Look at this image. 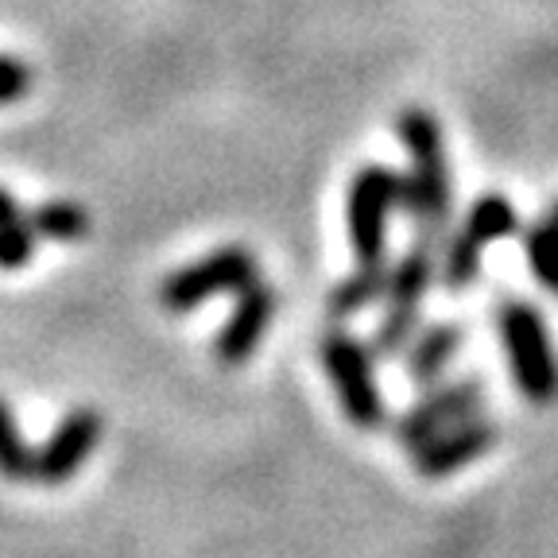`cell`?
I'll return each instance as SVG.
<instances>
[{"label": "cell", "mask_w": 558, "mask_h": 558, "mask_svg": "<svg viewBox=\"0 0 558 558\" xmlns=\"http://www.w3.org/2000/svg\"><path fill=\"white\" fill-rule=\"evenodd\" d=\"M403 148L411 151V171L400 174V209L415 226V236L442 244L446 221H450L453 191H450V163H446L442 129L423 109H408L396 121Z\"/></svg>", "instance_id": "1"}, {"label": "cell", "mask_w": 558, "mask_h": 558, "mask_svg": "<svg viewBox=\"0 0 558 558\" xmlns=\"http://www.w3.org/2000/svg\"><path fill=\"white\" fill-rule=\"evenodd\" d=\"M493 323H497L508 368H512V380L523 400L539 403V408L555 403L558 353L550 345V330L543 323L539 306L527 303V299H500L497 311H493Z\"/></svg>", "instance_id": "2"}, {"label": "cell", "mask_w": 558, "mask_h": 558, "mask_svg": "<svg viewBox=\"0 0 558 558\" xmlns=\"http://www.w3.org/2000/svg\"><path fill=\"white\" fill-rule=\"evenodd\" d=\"M318 361L333 384L341 415L361 430H376L388 418L380 380H376V357L365 341L345 330H326L318 338Z\"/></svg>", "instance_id": "3"}, {"label": "cell", "mask_w": 558, "mask_h": 558, "mask_svg": "<svg viewBox=\"0 0 558 558\" xmlns=\"http://www.w3.org/2000/svg\"><path fill=\"white\" fill-rule=\"evenodd\" d=\"M515 229H520V214H515L512 202L505 194H481L470 206V214H465L462 229L438 248V279H442V288L453 291V295L470 291L481 276L485 248L512 236Z\"/></svg>", "instance_id": "4"}, {"label": "cell", "mask_w": 558, "mask_h": 558, "mask_svg": "<svg viewBox=\"0 0 558 558\" xmlns=\"http://www.w3.org/2000/svg\"><path fill=\"white\" fill-rule=\"evenodd\" d=\"M400 209V174L368 163L353 174L345 194V226L357 264H388V221Z\"/></svg>", "instance_id": "5"}, {"label": "cell", "mask_w": 558, "mask_h": 558, "mask_svg": "<svg viewBox=\"0 0 558 558\" xmlns=\"http://www.w3.org/2000/svg\"><path fill=\"white\" fill-rule=\"evenodd\" d=\"M256 279H260V264H256L253 248L226 244L218 253H209L202 260L186 264V268L171 271L159 283V303L171 314H186L214 295H229V291L241 295L244 288H253Z\"/></svg>", "instance_id": "6"}, {"label": "cell", "mask_w": 558, "mask_h": 558, "mask_svg": "<svg viewBox=\"0 0 558 558\" xmlns=\"http://www.w3.org/2000/svg\"><path fill=\"white\" fill-rule=\"evenodd\" d=\"M485 408V380L462 376V380H438L418 396L400 418H396V442L418 450L446 427H458L465 418L481 415Z\"/></svg>", "instance_id": "7"}, {"label": "cell", "mask_w": 558, "mask_h": 558, "mask_svg": "<svg viewBox=\"0 0 558 558\" xmlns=\"http://www.w3.org/2000/svg\"><path fill=\"white\" fill-rule=\"evenodd\" d=\"M101 442V415L94 408H74L59 418V427L35 450L32 481L39 485H66L82 470L89 453Z\"/></svg>", "instance_id": "8"}, {"label": "cell", "mask_w": 558, "mask_h": 558, "mask_svg": "<svg viewBox=\"0 0 558 558\" xmlns=\"http://www.w3.org/2000/svg\"><path fill=\"white\" fill-rule=\"evenodd\" d=\"M500 442V423L488 415H473L458 427H446L430 442L415 450V473L427 481H442L450 473H462L465 465L481 462L488 450H497Z\"/></svg>", "instance_id": "9"}, {"label": "cell", "mask_w": 558, "mask_h": 558, "mask_svg": "<svg viewBox=\"0 0 558 558\" xmlns=\"http://www.w3.org/2000/svg\"><path fill=\"white\" fill-rule=\"evenodd\" d=\"M279 295L276 288H268L264 279H256L253 288H244L236 295V311L229 314V323L214 338V357L221 365H244L260 349L264 333H268L271 318H276Z\"/></svg>", "instance_id": "10"}, {"label": "cell", "mask_w": 558, "mask_h": 558, "mask_svg": "<svg viewBox=\"0 0 558 558\" xmlns=\"http://www.w3.org/2000/svg\"><path fill=\"white\" fill-rule=\"evenodd\" d=\"M438 241L427 236H415V241L403 248L400 260L388 268V291H384V303L388 311H408V314H423V299L435 288L438 279Z\"/></svg>", "instance_id": "11"}, {"label": "cell", "mask_w": 558, "mask_h": 558, "mask_svg": "<svg viewBox=\"0 0 558 558\" xmlns=\"http://www.w3.org/2000/svg\"><path fill=\"white\" fill-rule=\"evenodd\" d=\"M462 345H465V326L458 323H435L427 330H418L411 338V345L403 349L408 376L418 388H430V384H438L446 376V368L462 353Z\"/></svg>", "instance_id": "12"}, {"label": "cell", "mask_w": 558, "mask_h": 558, "mask_svg": "<svg viewBox=\"0 0 558 558\" xmlns=\"http://www.w3.org/2000/svg\"><path fill=\"white\" fill-rule=\"evenodd\" d=\"M384 291H388V264H357V271H349L330 288L326 311H330V318H353V314L380 303Z\"/></svg>", "instance_id": "13"}, {"label": "cell", "mask_w": 558, "mask_h": 558, "mask_svg": "<svg viewBox=\"0 0 558 558\" xmlns=\"http://www.w3.org/2000/svg\"><path fill=\"white\" fill-rule=\"evenodd\" d=\"M523 256L532 268L535 283L550 295H558V198L543 209V218L523 229Z\"/></svg>", "instance_id": "14"}, {"label": "cell", "mask_w": 558, "mask_h": 558, "mask_svg": "<svg viewBox=\"0 0 558 558\" xmlns=\"http://www.w3.org/2000/svg\"><path fill=\"white\" fill-rule=\"evenodd\" d=\"M32 229L35 236H51V241H78V236H86L89 229V218L86 209L78 206V202H44L39 209H32Z\"/></svg>", "instance_id": "15"}, {"label": "cell", "mask_w": 558, "mask_h": 558, "mask_svg": "<svg viewBox=\"0 0 558 558\" xmlns=\"http://www.w3.org/2000/svg\"><path fill=\"white\" fill-rule=\"evenodd\" d=\"M32 465H35V450H27V442H24V435H20L9 403L0 400V477L4 481H32Z\"/></svg>", "instance_id": "16"}, {"label": "cell", "mask_w": 558, "mask_h": 558, "mask_svg": "<svg viewBox=\"0 0 558 558\" xmlns=\"http://www.w3.org/2000/svg\"><path fill=\"white\" fill-rule=\"evenodd\" d=\"M35 253V229L20 214L9 226H0V268H24Z\"/></svg>", "instance_id": "17"}, {"label": "cell", "mask_w": 558, "mask_h": 558, "mask_svg": "<svg viewBox=\"0 0 558 558\" xmlns=\"http://www.w3.org/2000/svg\"><path fill=\"white\" fill-rule=\"evenodd\" d=\"M32 82H35V74L24 59H16V54H0V105L24 101Z\"/></svg>", "instance_id": "18"}, {"label": "cell", "mask_w": 558, "mask_h": 558, "mask_svg": "<svg viewBox=\"0 0 558 558\" xmlns=\"http://www.w3.org/2000/svg\"><path fill=\"white\" fill-rule=\"evenodd\" d=\"M12 218H20V206H16V198H12V191L0 186V226H9Z\"/></svg>", "instance_id": "19"}]
</instances>
